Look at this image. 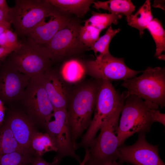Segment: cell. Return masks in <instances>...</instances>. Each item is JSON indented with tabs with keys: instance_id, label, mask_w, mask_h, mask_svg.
Instances as JSON below:
<instances>
[{
	"instance_id": "obj_33",
	"label": "cell",
	"mask_w": 165,
	"mask_h": 165,
	"mask_svg": "<svg viewBox=\"0 0 165 165\" xmlns=\"http://www.w3.org/2000/svg\"><path fill=\"white\" fill-rule=\"evenodd\" d=\"M5 31L0 35V46L2 47L9 48L7 46V39Z\"/></svg>"
},
{
	"instance_id": "obj_35",
	"label": "cell",
	"mask_w": 165,
	"mask_h": 165,
	"mask_svg": "<svg viewBox=\"0 0 165 165\" xmlns=\"http://www.w3.org/2000/svg\"><path fill=\"white\" fill-rule=\"evenodd\" d=\"M9 12L0 9V23L6 21H9Z\"/></svg>"
},
{
	"instance_id": "obj_2",
	"label": "cell",
	"mask_w": 165,
	"mask_h": 165,
	"mask_svg": "<svg viewBox=\"0 0 165 165\" xmlns=\"http://www.w3.org/2000/svg\"><path fill=\"white\" fill-rule=\"evenodd\" d=\"M159 106L133 95L126 97L117 130L119 146L136 133L148 132L154 123L152 113Z\"/></svg>"
},
{
	"instance_id": "obj_14",
	"label": "cell",
	"mask_w": 165,
	"mask_h": 165,
	"mask_svg": "<svg viewBox=\"0 0 165 165\" xmlns=\"http://www.w3.org/2000/svg\"><path fill=\"white\" fill-rule=\"evenodd\" d=\"M4 122L23 151L33 156L31 153L30 144L34 135L38 130L32 120L20 109L13 108Z\"/></svg>"
},
{
	"instance_id": "obj_13",
	"label": "cell",
	"mask_w": 165,
	"mask_h": 165,
	"mask_svg": "<svg viewBox=\"0 0 165 165\" xmlns=\"http://www.w3.org/2000/svg\"><path fill=\"white\" fill-rule=\"evenodd\" d=\"M31 78L5 62L0 70V99L3 102H18Z\"/></svg>"
},
{
	"instance_id": "obj_20",
	"label": "cell",
	"mask_w": 165,
	"mask_h": 165,
	"mask_svg": "<svg viewBox=\"0 0 165 165\" xmlns=\"http://www.w3.org/2000/svg\"><path fill=\"white\" fill-rule=\"evenodd\" d=\"M93 7L97 9L108 10L111 13L123 14L126 16L132 14L135 6L130 0H110L94 2Z\"/></svg>"
},
{
	"instance_id": "obj_9",
	"label": "cell",
	"mask_w": 165,
	"mask_h": 165,
	"mask_svg": "<svg viewBox=\"0 0 165 165\" xmlns=\"http://www.w3.org/2000/svg\"><path fill=\"white\" fill-rule=\"evenodd\" d=\"M45 130L57 149V154L53 160L60 163L63 158L69 156L81 162L72 142L66 109L54 110Z\"/></svg>"
},
{
	"instance_id": "obj_15",
	"label": "cell",
	"mask_w": 165,
	"mask_h": 165,
	"mask_svg": "<svg viewBox=\"0 0 165 165\" xmlns=\"http://www.w3.org/2000/svg\"><path fill=\"white\" fill-rule=\"evenodd\" d=\"M41 79L54 110L67 109L70 91L60 74L50 68L41 75Z\"/></svg>"
},
{
	"instance_id": "obj_5",
	"label": "cell",
	"mask_w": 165,
	"mask_h": 165,
	"mask_svg": "<svg viewBox=\"0 0 165 165\" xmlns=\"http://www.w3.org/2000/svg\"><path fill=\"white\" fill-rule=\"evenodd\" d=\"M7 61L16 70L31 78L50 68L51 60L46 48L28 38L20 42Z\"/></svg>"
},
{
	"instance_id": "obj_6",
	"label": "cell",
	"mask_w": 165,
	"mask_h": 165,
	"mask_svg": "<svg viewBox=\"0 0 165 165\" xmlns=\"http://www.w3.org/2000/svg\"><path fill=\"white\" fill-rule=\"evenodd\" d=\"M9 13L8 21L17 35L26 36L56 11L47 0H16Z\"/></svg>"
},
{
	"instance_id": "obj_25",
	"label": "cell",
	"mask_w": 165,
	"mask_h": 165,
	"mask_svg": "<svg viewBox=\"0 0 165 165\" xmlns=\"http://www.w3.org/2000/svg\"><path fill=\"white\" fill-rule=\"evenodd\" d=\"M120 31L119 28L113 29L110 26L108 28L105 33L99 38L98 40L90 47L89 50H93L95 55L99 52L100 54L96 57V58H101L109 52V46L112 39Z\"/></svg>"
},
{
	"instance_id": "obj_38",
	"label": "cell",
	"mask_w": 165,
	"mask_h": 165,
	"mask_svg": "<svg viewBox=\"0 0 165 165\" xmlns=\"http://www.w3.org/2000/svg\"><path fill=\"white\" fill-rule=\"evenodd\" d=\"M158 58L160 59L163 60H165V55H160L157 57Z\"/></svg>"
},
{
	"instance_id": "obj_11",
	"label": "cell",
	"mask_w": 165,
	"mask_h": 165,
	"mask_svg": "<svg viewBox=\"0 0 165 165\" xmlns=\"http://www.w3.org/2000/svg\"><path fill=\"white\" fill-rule=\"evenodd\" d=\"M137 140L133 144H123L118 148L120 163H127L132 165H165L160 158L158 145L149 143L146 133H138Z\"/></svg>"
},
{
	"instance_id": "obj_34",
	"label": "cell",
	"mask_w": 165,
	"mask_h": 165,
	"mask_svg": "<svg viewBox=\"0 0 165 165\" xmlns=\"http://www.w3.org/2000/svg\"><path fill=\"white\" fill-rule=\"evenodd\" d=\"M11 23L8 21H6L0 23V35L6 30L10 28Z\"/></svg>"
},
{
	"instance_id": "obj_30",
	"label": "cell",
	"mask_w": 165,
	"mask_h": 165,
	"mask_svg": "<svg viewBox=\"0 0 165 165\" xmlns=\"http://www.w3.org/2000/svg\"><path fill=\"white\" fill-rule=\"evenodd\" d=\"M152 119L154 123L158 122L165 126V114L161 113L159 109H156L153 111Z\"/></svg>"
},
{
	"instance_id": "obj_36",
	"label": "cell",
	"mask_w": 165,
	"mask_h": 165,
	"mask_svg": "<svg viewBox=\"0 0 165 165\" xmlns=\"http://www.w3.org/2000/svg\"><path fill=\"white\" fill-rule=\"evenodd\" d=\"M11 8L8 6L5 0H0V9L9 12Z\"/></svg>"
},
{
	"instance_id": "obj_39",
	"label": "cell",
	"mask_w": 165,
	"mask_h": 165,
	"mask_svg": "<svg viewBox=\"0 0 165 165\" xmlns=\"http://www.w3.org/2000/svg\"><path fill=\"white\" fill-rule=\"evenodd\" d=\"M116 162V161H115V162H113V163H109L108 164L106 165H116V164H115V162Z\"/></svg>"
},
{
	"instance_id": "obj_19",
	"label": "cell",
	"mask_w": 165,
	"mask_h": 165,
	"mask_svg": "<svg viewBox=\"0 0 165 165\" xmlns=\"http://www.w3.org/2000/svg\"><path fill=\"white\" fill-rule=\"evenodd\" d=\"M30 150L34 157H42L47 152H57V149L49 134L46 132L42 133L38 131L32 138Z\"/></svg>"
},
{
	"instance_id": "obj_18",
	"label": "cell",
	"mask_w": 165,
	"mask_h": 165,
	"mask_svg": "<svg viewBox=\"0 0 165 165\" xmlns=\"http://www.w3.org/2000/svg\"><path fill=\"white\" fill-rule=\"evenodd\" d=\"M53 6L80 17L90 10L92 0H46Z\"/></svg>"
},
{
	"instance_id": "obj_21",
	"label": "cell",
	"mask_w": 165,
	"mask_h": 165,
	"mask_svg": "<svg viewBox=\"0 0 165 165\" xmlns=\"http://www.w3.org/2000/svg\"><path fill=\"white\" fill-rule=\"evenodd\" d=\"M16 151L25 152L19 146L9 126L4 121L0 125V156Z\"/></svg>"
},
{
	"instance_id": "obj_1",
	"label": "cell",
	"mask_w": 165,
	"mask_h": 165,
	"mask_svg": "<svg viewBox=\"0 0 165 165\" xmlns=\"http://www.w3.org/2000/svg\"><path fill=\"white\" fill-rule=\"evenodd\" d=\"M102 82L95 79L70 91L66 109L72 142L75 150L77 139L86 130L92 119Z\"/></svg>"
},
{
	"instance_id": "obj_3",
	"label": "cell",
	"mask_w": 165,
	"mask_h": 165,
	"mask_svg": "<svg viewBox=\"0 0 165 165\" xmlns=\"http://www.w3.org/2000/svg\"><path fill=\"white\" fill-rule=\"evenodd\" d=\"M97 96L94 115L91 123L75 149L89 148L104 123L114 115L121 113L126 96L116 90L110 81L101 80Z\"/></svg>"
},
{
	"instance_id": "obj_17",
	"label": "cell",
	"mask_w": 165,
	"mask_h": 165,
	"mask_svg": "<svg viewBox=\"0 0 165 165\" xmlns=\"http://www.w3.org/2000/svg\"><path fill=\"white\" fill-rule=\"evenodd\" d=\"M126 18L128 24L138 29L140 36H142L144 30L153 19L150 1L146 0L134 14H131Z\"/></svg>"
},
{
	"instance_id": "obj_8",
	"label": "cell",
	"mask_w": 165,
	"mask_h": 165,
	"mask_svg": "<svg viewBox=\"0 0 165 165\" xmlns=\"http://www.w3.org/2000/svg\"><path fill=\"white\" fill-rule=\"evenodd\" d=\"M120 114L113 116L103 124L99 135L89 148L86 165H106L118 159L119 145L117 130Z\"/></svg>"
},
{
	"instance_id": "obj_29",
	"label": "cell",
	"mask_w": 165,
	"mask_h": 165,
	"mask_svg": "<svg viewBox=\"0 0 165 165\" xmlns=\"http://www.w3.org/2000/svg\"><path fill=\"white\" fill-rule=\"evenodd\" d=\"M60 163L55 160L51 163H49L45 160L42 157L35 156L30 165H59Z\"/></svg>"
},
{
	"instance_id": "obj_28",
	"label": "cell",
	"mask_w": 165,
	"mask_h": 165,
	"mask_svg": "<svg viewBox=\"0 0 165 165\" xmlns=\"http://www.w3.org/2000/svg\"><path fill=\"white\" fill-rule=\"evenodd\" d=\"M5 32L8 47L16 48L20 43V42L17 39V35L15 33L13 32L9 29L6 30Z\"/></svg>"
},
{
	"instance_id": "obj_41",
	"label": "cell",
	"mask_w": 165,
	"mask_h": 165,
	"mask_svg": "<svg viewBox=\"0 0 165 165\" xmlns=\"http://www.w3.org/2000/svg\"><path fill=\"white\" fill-rule=\"evenodd\" d=\"M85 165H86L85 164Z\"/></svg>"
},
{
	"instance_id": "obj_40",
	"label": "cell",
	"mask_w": 165,
	"mask_h": 165,
	"mask_svg": "<svg viewBox=\"0 0 165 165\" xmlns=\"http://www.w3.org/2000/svg\"><path fill=\"white\" fill-rule=\"evenodd\" d=\"M115 164L116 165H120L119 164L117 163L116 161L115 162Z\"/></svg>"
},
{
	"instance_id": "obj_4",
	"label": "cell",
	"mask_w": 165,
	"mask_h": 165,
	"mask_svg": "<svg viewBox=\"0 0 165 165\" xmlns=\"http://www.w3.org/2000/svg\"><path fill=\"white\" fill-rule=\"evenodd\" d=\"M138 77L123 80L126 98L135 95L163 108L165 106V68L149 67Z\"/></svg>"
},
{
	"instance_id": "obj_26",
	"label": "cell",
	"mask_w": 165,
	"mask_h": 165,
	"mask_svg": "<svg viewBox=\"0 0 165 165\" xmlns=\"http://www.w3.org/2000/svg\"><path fill=\"white\" fill-rule=\"evenodd\" d=\"M34 157L21 151L0 156V165H30Z\"/></svg>"
},
{
	"instance_id": "obj_22",
	"label": "cell",
	"mask_w": 165,
	"mask_h": 165,
	"mask_svg": "<svg viewBox=\"0 0 165 165\" xmlns=\"http://www.w3.org/2000/svg\"><path fill=\"white\" fill-rule=\"evenodd\" d=\"M84 72V69L80 63L77 60H72L64 64L60 75L64 80L73 83L79 80Z\"/></svg>"
},
{
	"instance_id": "obj_16",
	"label": "cell",
	"mask_w": 165,
	"mask_h": 165,
	"mask_svg": "<svg viewBox=\"0 0 165 165\" xmlns=\"http://www.w3.org/2000/svg\"><path fill=\"white\" fill-rule=\"evenodd\" d=\"M50 19L46 18L26 35L28 38L35 43L43 45L50 42L57 33L68 26L69 20L56 11L50 16Z\"/></svg>"
},
{
	"instance_id": "obj_37",
	"label": "cell",
	"mask_w": 165,
	"mask_h": 165,
	"mask_svg": "<svg viewBox=\"0 0 165 165\" xmlns=\"http://www.w3.org/2000/svg\"><path fill=\"white\" fill-rule=\"evenodd\" d=\"M85 155L82 161L79 163V165H85L87 161L89 154V151L88 148L85 149Z\"/></svg>"
},
{
	"instance_id": "obj_31",
	"label": "cell",
	"mask_w": 165,
	"mask_h": 165,
	"mask_svg": "<svg viewBox=\"0 0 165 165\" xmlns=\"http://www.w3.org/2000/svg\"><path fill=\"white\" fill-rule=\"evenodd\" d=\"M15 49L14 48H7L0 47V60L6 57Z\"/></svg>"
},
{
	"instance_id": "obj_10",
	"label": "cell",
	"mask_w": 165,
	"mask_h": 165,
	"mask_svg": "<svg viewBox=\"0 0 165 165\" xmlns=\"http://www.w3.org/2000/svg\"><path fill=\"white\" fill-rule=\"evenodd\" d=\"M86 67L89 74L95 79L110 81L132 78L143 72L130 68L123 58L115 57L109 52L101 58L88 61Z\"/></svg>"
},
{
	"instance_id": "obj_24",
	"label": "cell",
	"mask_w": 165,
	"mask_h": 165,
	"mask_svg": "<svg viewBox=\"0 0 165 165\" xmlns=\"http://www.w3.org/2000/svg\"><path fill=\"white\" fill-rule=\"evenodd\" d=\"M152 36L156 46L154 56L158 57L165 51V31L162 23L155 18L149 23L146 28Z\"/></svg>"
},
{
	"instance_id": "obj_23",
	"label": "cell",
	"mask_w": 165,
	"mask_h": 165,
	"mask_svg": "<svg viewBox=\"0 0 165 165\" xmlns=\"http://www.w3.org/2000/svg\"><path fill=\"white\" fill-rule=\"evenodd\" d=\"M122 17V15L120 14L93 12L92 16L85 21V23L91 25L101 31L112 24H118V20Z\"/></svg>"
},
{
	"instance_id": "obj_32",
	"label": "cell",
	"mask_w": 165,
	"mask_h": 165,
	"mask_svg": "<svg viewBox=\"0 0 165 165\" xmlns=\"http://www.w3.org/2000/svg\"><path fill=\"white\" fill-rule=\"evenodd\" d=\"M5 110L4 102L0 99V125L4 121Z\"/></svg>"
},
{
	"instance_id": "obj_27",
	"label": "cell",
	"mask_w": 165,
	"mask_h": 165,
	"mask_svg": "<svg viewBox=\"0 0 165 165\" xmlns=\"http://www.w3.org/2000/svg\"><path fill=\"white\" fill-rule=\"evenodd\" d=\"M101 31L94 26L85 23L84 26L80 27V41L83 45L90 47L98 40Z\"/></svg>"
},
{
	"instance_id": "obj_7",
	"label": "cell",
	"mask_w": 165,
	"mask_h": 165,
	"mask_svg": "<svg viewBox=\"0 0 165 165\" xmlns=\"http://www.w3.org/2000/svg\"><path fill=\"white\" fill-rule=\"evenodd\" d=\"M41 75L31 77L18 101L21 109L36 126L44 129L54 109L43 84Z\"/></svg>"
},
{
	"instance_id": "obj_12",
	"label": "cell",
	"mask_w": 165,
	"mask_h": 165,
	"mask_svg": "<svg viewBox=\"0 0 165 165\" xmlns=\"http://www.w3.org/2000/svg\"><path fill=\"white\" fill-rule=\"evenodd\" d=\"M80 27L70 23L60 30L46 44L43 45L47 51L51 61H58L76 53L81 45L79 39Z\"/></svg>"
}]
</instances>
